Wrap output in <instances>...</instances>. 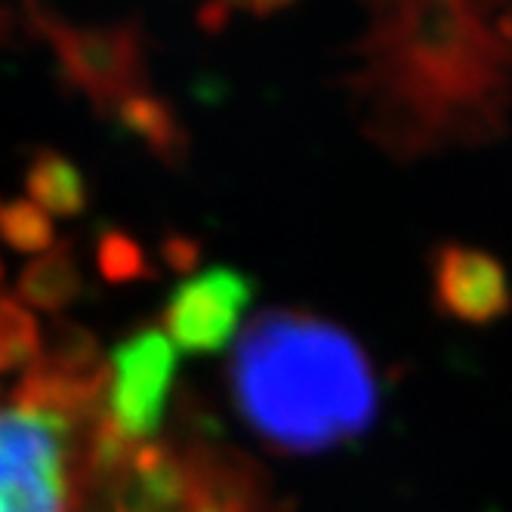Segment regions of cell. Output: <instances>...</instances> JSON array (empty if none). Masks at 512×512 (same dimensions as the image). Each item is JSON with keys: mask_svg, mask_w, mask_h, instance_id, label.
Wrapping results in <instances>:
<instances>
[{"mask_svg": "<svg viewBox=\"0 0 512 512\" xmlns=\"http://www.w3.org/2000/svg\"><path fill=\"white\" fill-rule=\"evenodd\" d=\"M81 420L0 411V512H68V435Z\"/></svg>", "mask_w": 512, "mask_h": 512, "instance_id": "3957f363", "label": "cell"}, {"mask_svg": "<svg viewBox=\"0 0 512 512\" xmlns=\"http://www.w3.org/2000/svg\"><path fill=\"white\" fill-rule=\"evenodd\" d=\"M164 253V263L176 272H192L195 263H198V256H201V247L198 241L186 238V235H170L161 247Z\"/></svg>", "mask_w": 512, "mask_h": 512, "instance_id": "9a60e30c", "label": "cell"}, {"mask_svg": "<svg viewBox=\"0 0 512 512\" xmlns=\"http://www.w3.org/2000/svg\"><path fill=\"white\" fill-rule=\"evenodd\" d=\"M108 115H112V121L124 133L139 139L145 149L155 152L161 161H176L182 152H186L189 139H186V130H182L176 112L170 108V102L149 93V87L121 96L112 108H108Z\"/></svg>", "mask_w": 512, "mask_h": 512, "instance_id": "ba28073f", "label": "cell"}, {"mask_svg": "<svg viewBox=\"0 0 512 512\" xmlns=\"http://www.w3.org/2000/svg\"><path fill=\"white\" fill-rule=\"evenodd\" d=\"M41 358L68 377H96L105 371L99 340L87 331V327H81L75 321H56L53 324L50 343L44 346Z\"/></svg>", "mask_w": 512, "mask_h": 512, "instance_id": "7c38bea8", "label": "cell"}, {"mask_svg": "<svg viewBox=\"0 0 512 512\" xmlns=\"http://www.w3.org/2000/svg\"><path fill=\"white\" fill-rule=\"evenodd\" d=\"M229 383L244 423L284 454L352 442L380 405L371 358L358 340L300 309H269L247 324Z\"/></svg>", "mask_w": 512, "mask_h": 512, "instance_id": "7a4b0ae2", "label": "cell"}, {"mask_svg": "<svg viewBox=\"0 0 512 512\" xmlns=\"http://www.w3.org/2000/svg\"><path fill=\"white\" fill-rule=\"evenodd\" d=\"M25 189L28 201L38 204L47 216H78L90 201L87 179L78 164L53 149L34 152L25 170Z\"/></svg>", "mask_w": 512, "mask_h": 512, "instance_id": "30bf717a", "label": "cell"}, {"mask_svg": "<svg viewBox=\"0 0 512 512\" xmlns=\"http://www.w3.org/2000/svg\"><path fill=\"white\" fill-rule=\"evenodd\" d=\"M472 4L386 7L364 41V87L383 127L411 149L500 121L512 78V10Z\"/></svg>", "mask_w": 512, "mask_h": 512, "instance_id": "6da1fadb", "label": "cell"}, {"mask_svg": "<svg viewBox=\"0 0 512 512\" xmlns=\"http://www.w3.org/2000/svg\"><path fill=\"white\" fill-rule=\"evenodd\" d=\"M176 374V346L158 327L130 334L108 358L105 414L133 445L152 438L164 423Z\"/></svg>", "mask_w": 512, "mask_h": 512, "instance_id": "5b68a950", "label": "cell"}, {"mask_svg": "<svg viewBox=\"0 0 512 512\" xmlns=\"http://www.w3.org/2000/svg\"><path fill=\"white\" fill-rule=\"evenodd\" d=\"M84 275L68 244H56L47 253L34 256L16 281V300L25 309L62 312L81 297Z\"/></svg>", "mask_w": 512, "mask_h": 512, "instance_id": "9c48e42d", "label": "cell"}, {"mask_svg": "<svg viewBox=\"0 0 512 512\" xmlns=\"http://www.w3.org/2000/svg\"><path fill=\"white\" fill-rule=\"evenodd\" d=\"M96 266L105 281L130 284L139 278H155L152 263L145 260V250L121 229H105L96 241Z\"/></svg>", "mask_w": 512, "mask_h": 512, "instance_id": "5bb4252c", "label": "cell"}, {"mask_svg": "<svg viewBox=\"0 0 512 512\" xmlns=\"http://www.w3.org/2000/svg\"><path fill=\"white\" fill-rule=\"evenodd\" d=\"M0 281H4V260H0Z\"/></svg>", "mask_w": 512, "mask_h": 512, "instance_id": "2e32d148", "label": "cell"}, {"mask_svg": "<svg viewBox=\"0 0 512 512\" xmlns=\"http://www.w3.org/2000/svg\"><path fill=\"white\" fill-rule=\"evenodd\" d=\"M44 355L38 318L16 297H0V374L28 371Z\"/></svg>", "mask_w": 512, "mask_h": 512, "instance_id": "8fae6325", "label": "cell"}, {"mask_svg": "<svg viewBox=\"0 0 512 512\" xmlns=\"http://www.w3.org/2000/svg\"><path fill=\"white\" fill-rule=\"evenodd\" d=\"M53 219L28 198H0V241L19 253L41 256L53 247Z\"/></svg>", "mask_w": 512, "mask_h": 512, "instance_id": "4fadbf2b", "label": "cell"}, {"mask_svg": "<svg viewBox=\"0 0 512 512\" xmlns=\"http://www.w3.org/2000/svg\"><path fill=\"white\" fill-rule=\"evenodd\" d=\"M38 25L56 50L62 75L102 112L121 96L145 90V50L136 25H65L38 13Z\"/></svg>", "mask_w": 512, "mask_h": 512, "instance_id": "277c9868", "label": "cell"}, {"mask_svg": "<svg viewBox=\"0 0 512 512\" xmlns=\"http://www.w3.org/2000/svg\"><path fill=\"white\" fill-rule=\"evenodd\" d=\"M253 300V281L232 269L213 266L182 281L164 309V327L173 346L189 355H213L226 349Z\"/></svg>", "mask_w": 512, "mask_h": 512, "instance_id": "8992f818", "label": "cell"}, {"mask_svg": "<svg viewBox=\"0 0 512 512\" xmlns=\"http://www.w3.org/2000/svg\"><path fill=\"white\" fill-rule=\"evenodd\" d=\"M432 294L442 315L485 327L509 315L512 287L497 256L466 244L438 247L432 260Z\"/></svg>", "mask_w": 512, "mask_h": 512, "instance_id": "52a82bcc", "label": "cell"}]
</instances>
